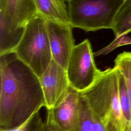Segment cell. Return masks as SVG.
<instances>
[{
	"label": "cell",
	"instance_id": "6da1fadb",
	"mask_svg": "<svg viewBox=\"0 0 131 131\" xmlns=\"http://www.w3.org/2000/svg\"><path fill=\"white\" fill-rule=\"evenodd\" d=\"M0 129L16 128L45 106L39 77L14 52L0 55Z\"/></svg>",
	"mask_w": 131,
	"mask_h": 131
},
{
	"label": "cell",
	"instance_id": "7a4b0ae2",
	"mask_svg": "<svg viewBox=\"0 0 131 131\" xmlns=\"http://www.w3.org/2000/svg\"><path fill=\"white\" fill-rule=\"evenodd\" d=\"M119 71L115 68L102 71L95 82L80 92L97 117L116 131H125L126 126L119 96Z\"/></svg>",
	"mask_w": 131,
	"mask_h": 131
},
{
	"label": "cell",
	"instance_id": "3957f363",
	"mask_svg": "<svg viewBox=\"0 0 131 131\" xmlns=\"http://www.w3.org/2000/svg\"><path fill=\"white\" fill-rule=\"evenodd\" d=\"M17 57L39 77L52 59L46 19L37 14L27 24L14 52Z\"/></svg>",
	"mask_w": 131,
	"mask_h": 131
},
{
	"label": "cell",
	"instance_id": "277c9868",
	"mask_svg": "<svg viewBox=\"0 0 131 131\" xmlns=\"http://www.w3.org/2000/svg\"><path fill=\"white\" fill-rule=\"evenodd\" d=\"M125 0H69L68 12L73 28L95 31L113 28L114 19Z\"/></svg>",
	"mask_w": 131,
	"mask_h": 131
},
{
	"label": "cell",
	"instance_id": "5b68a950",
	"mask_svg": "<svg viewBox=\"0 0 131 131\" xmlns=\"http://www.w3.org/2000/svg\"><path fill=\"white\" fill-rule=\"evenodd\" d=\"M90 41L84 39L76 45L66 69L70 85L80 92L88 89L102 71L96 66Z\"/></svg>",
	"mask_w": 131,
	"mask_h": 131
},
{
	"label": "cell",
	"instance_id": "8992f818",
	"mask_svg": "<svg viewBox=\"0 0 131 131\" xmlns=\"http://www.w3.org/2000/svg\"><path fill=\"white\" fill-rule=\"evenodd\" d=\"M80 92L69 85L55 105L48 110L47 117L57 131H70L78 123Z\"/></svg>",
	"mask_w": 131,
	"mask_h": 131
},
{
	"label": "cell",
	"instance_id": "52a82bcc",
	"mask_svg": "<svg viewBox=\"0 0 131 131\" xmlns=\"http://www.w3.org/2000/svg\"><path fill=\"white\" fill-rule=\"evenodd\" d=\"M52 59L66 70L75 46L73 27L70 23L46 20Z\"/></svg>",
	"mask_w": 131,
	"mask_h": 131
},
{
	"label": "cell",
	"instance_id": "ba28073f",
	"mask_svg": "<svg viewBox=\"0 0 131 131\" xmlns=\"http://www.w3.org/2000/svg\"><path fill=\"white\" fill-rule=\"evenodd\" d=\"M43 93L45 107L51 109L70 85L67 70L52 60L39 77Z\"/></svg>",
	"mask_w": 131,
	"mask_h": 131
},
{
	"label": "cell",
	"instance_id": "9c48e42d",
	"mask_svg": "<svg viewBox=\"0 0 131 131\" xmlns=\"http://www.w3.org/2000/svg\"><path fill=\"white\" fill-rule=\"evenodd\" d=\"M37 14L35 0H0V16L17 27L25 28Z\"/></svg>",
	"mask_w": 131,
	"mask_h": 131
},
{
	"label": "cell",
	"instance_id": "30bf717a",
	"mask_svg": "<svg viewBox=\"0 0 131 131\" xmlns=\"http://www.w3.org/2000/svg\"><path fill=\"white\" fill-rule=\"evenodd\" d=\"M70 131H116L112 126L102 122L94 113L86 99L80 93L79 119Z\"/></svg>",
	"mask_w": 131,
	"mask_h": 131
},
{
	"label": "cell",
	"instance_id": "8fae6325",
	"mask_svg": "<svg viewBox=\"0 0 131 131\" xmlns=\"http://www.w3.org/2000/svg\"><path fill=\"white\" fill-rule=\"evenodd\" d=\"M25 29V28L15 27L0 16V55L14 52Z\"/></svg>",
	"mask_w": 131,
	"mask_h": 131
},
{
	"label": "cell",
	"instance_id": "7c38bea8",
	"mask_svg": "<svg viewBox=\"0 0 131 131\" xmlns=\"http://www.w3.org/2000/svg\"><path fill=\"white\" fill-rule=\"evenodd\" d=\"M37 13L46 20L70 23L68 10L60 6L54 0H35Z\"/></svg>",
	"mask_w": 131,
	"mask_h": 131
},
{
	"label": "cell",
	"instance_id": "4fadbf2b",
	"mask_svg": "<svg viewBox=\"0 0 131 131\" xmlns=\"http://www.w3.org/2000/svg\"><path fill=\"white\" fill-rule=\"evenodd\" d=\"M115 38L131 32V0H125L114 19L113 28Z\"/></svg>",
	"mask_w": 131,
	"mask_h": 131
},
{
	"label": "cell",
	"instance_id": "5bb4252c",
	"mask_svg": "<svg viewBox=\"0 0 131 131\" xmlns=\"http://www.w3.org/2000/svg\"><path fill=\"white\" fill-rule=\"evenodd\" d=\"M114 67L124 79L131 106V52L124 51L118 54L114 60Z\"/></svg>",
	"mask_w": 131,
	"mask_h": 131
},
{
	"label": "cell",
	"instance_id": "9a60e30c",
	"mask_svg": "<svg viewBox=\"0 0 131 131\" xmlns=\"http://www.w3.org/2000/svg\"><path fill=\"white\" fill-rule=\"evenodd\" d=\"M118 84L120 104L124 120L127 125L131 122V106L124 79L119 72Z\"/></svg>",
	"mask_w": 131,
	"mask_h": 131
},
{
	"label": "cell",
	"instance_id": "2e32d148",
	"mask_svg": "<svg viewBox=\"0 0 131 131\" xmlns=\"http://www.w3.org/2000/svg\"><path fill=\"white\" fill-rule=\"evenodd\" d=\"M43 124L38 111L19 126L11 129H0V131H40Z\"/></svg>",
	"mask_w": 131,
	"mask_h": 131
},
{
	"label": "cell",
	"instance_id": "e0dca14e",
	"mask_svg": "<svg viewBox=\"0 0 131 131\" xmlns=\"http://www.w3.org/2000/svg\"><path fill=\"white\" fill-rule=\"evenodd\" d=\"M129 44H131V38L125 35L118 38H115L112 43L105 47V50L107 52L109 53L118 47Z\"/></svg>",
	"mask_w": 131,
	"mask_h": 131
},
{
	"label": "cell",
	"instance_id": "ac0fdd59",
	"mask_svg": "<svg viewBox=\"0 0 131 131\" xmlns=\"http://www.w3.org/2000/svg\"><path fill=\"white\" fill-rule=\"evenodd\" d=\"M40 131H57L51 122L49 118L47 117L46 121L43 122Z\"/></svg>",
	"mask_w": 131,
	"mask_h": 131
},
{
	"label": "cell",
	"instance_id": "d6986e66",
	"mask_svg": "<svg viewBox=\"0 0 131 131\" xmlns=\"http://www.w3.org/2000/svg\"><path fill=\"white\" fill-rule=\"evenodd\" d=\"M56 3H57L60 6L63 7L64 9H66L68 10V7H67L65 1L64 0H54Z\"/></svg>",
	"mask_w": 131,
	"mask_h": 131
},
{
	"label": "cell",
	"instance_id": "ffe728a7",
	"mask_svg": "<svg viewBox=\"0 0 131 131\" xmlns=\"http://www.w3.org/2000/svg\"><path fill=\"white\" fill-rule=\"evenodd\" d=\"M125 131H131V122L126 125Z\"/></svg>",
	"mask_w": 131,
	"mask_h": 131
},
{
	"label": "cell",
	"instance_id": "44dd1931",
	"mask_svg": "<svg viewBox=\"0 0 131 131\" xmlns=\"http://www.w3.org/2000/svg\"><path fill=\"white\" fill-rule=\"evenodd\" d=\"M64 1L65 2H66V1H67V2H68V1H69V0H64Z\"/></svg>",
	"mask_w": 131,
	"mask_h": 131
}]
</instances>
